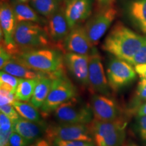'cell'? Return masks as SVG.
<instances>
[{
	"mask_svg": "<svg viewBox=\"0 0 146 146\" xmlns=\"http://www.w3.org/2000/svg\"><path fill=\"white\" fill-rule=\"evenodd\" d=\"M146 36L140 35L118 23L109 32L102 45V49L114 57L130 62L141 48Z\"/></svg>",
	"mask_w": 146,
	"mask_h": 146,
	"instance_id": "cell-1",
	"label": "cell"
},
{
	"mask_svg": "<svg viewBox=\"0 0 146 146\" xmlns=\"http://www.w3.org/2000/svg\"><path fill=\"white\" fill-rule=\"evenodd\" d=\"M13 58L38 72L55 75L65 74L64 55L59 49L45 47L23 51Z\"/></svg>",
	"mask_w": 146,
	"mask_h": 146,
	"instance_id": "cell-2",
	"label": "cell"
},
{
	"mask_svg": "<svg viewBox=\"0 0 146 146\" xmlns=\"http://www.w3.org/2000/svg\"><path fill=\"white\" fill-rule=\"evenodd\" d=\"M14 41L20 52L52 47L54 45L45 27L33 22L18 23L14 32Z\"/></svg>",
	"mask_w": 146,
	"mask_h": 146,
	"instance_id": "cell-3",
	"label": "cell"
},
{
	"mask_svg": "<svg viewBox=\"0 0 146 146\" xmlns=\"http://www.w3.org/2000/svg\"><path fill=\"white\" fill-rule=\"evenodd\" d=\"M96 146H122L126 137V123L123 119L101 121L94 119L89 124Z\"/></svg>",
	"mask_w": 146,
	"mask_h": 146,
	"instance_id": "cell-4",
	"label": "cell"
},
{
	"mask_svg": "<svg viewBox=\"0 0 146 146\" xmlns=\"http://www.w3.org/2000/svg\"><path fill=\"white\" fill-rule=\"evenodd\" d=\"M77 95L76 89L66 74L56 76L53 79L52 87L46 100L40 108L43 117L50 115L64 102Z\"/></svg>",
	"mask_w": 146,
	"mask_h": 146,
	"instance_id": "cell-5",
	"label": "cell"
},
{
	"mask_svg": "<svg viewBox=\"0 0 146 146\" xmlns=\"http://www.w3.org/2000/svg\"><path fill=\"white\" fill-rule=\"evenodd\" d=\"M58 123L89 125L93 120L94 113L91 105L74 97L60 105L54 111Z\"/></svg>",
	"mask_w": 146,
	"mask_h": 146,
	"instance_id": "cell-6",
	"label": "cell"
},
{
	"mask_svg": "<svg viewBox=\"0 0 146 146\" xmlns=\"http://www.w3.org/2000/svg\"><path fill=\"white\" fill-rule=\"evenodd\" d=\"M46 139L51 143L53 140L94 141L89 125L57 123L47 125L45 133Z\"/></svg>",
	"mask_w": 146,
	"mask_h": 146,
	"instance_id": "cell-7",
	"label": "cell"
},
{
	"mask_svg": "<svg viewBox=\"0 0 146 146\" xmlns=\"http://www.w3.org/2000/svg\"><path fill=\"white\" fill-rule=\"evenodd\" d=\"M106 73L110 88L114 91L128 86L137 77L135 69L132 64L114 56L109 60Z\"/></svg>",
	"mask_w": 146,
	"mask_h": 146,
	"instance_id": "cell-8",
	"label": "cell"
},
{
	"mask_svg": "<svg viewBox=\"0 0 146 146\" xmlns=\"http://www.w3.org/2000/svg\"><path fill=\"white\" fill-rule=\"evenodd\" d=\"M15 14L10 2L1 3L0 6V26L1 45L14 56L20 53L15 41L14 32L17 25Z\"/></svg>",
	"mask_w": 146,
	"mask_h": 146,
	"instance_id": "cell-9",
	"label": "cell"
},
{
	"mask_svg": "<svg viewBox=\"0 0 146 146\" xmlns=\"http://www.w3.org/2000/svg\"><path fill=\"white\" fill-rule=\"evenodd\" d=\"M116 14V9L110 5L101 8L87 21L85 29L94 45L98 44L100 39L114 21Z\"/></svg>",
	"mask_w": 146,
	"mask_h": 146,
	"instance_id": "cell-10",
	"label": "cell"
},
{
	"mask_svg": "<svg viewBox=\"0 0 146 146\" xmlns=\"http://www.w3.org/2000/svg\"><path fill=\"white\" fill-rule=\"evenodd\" d=\"M94 119L115 121L122 119V110L114 99L105 95L95 94L91 100Z\"/></svg>",
	"mask_w": 146,
	"mask_h": 146,
	"instance_id": "cell-11",
	"label": "cell"
},
{
	"mask_svg": "<svg viewBox=\"0 0 146 146\" xmlns=\"http://www.w3.org/2000/svg\"><path fill=\"white\" fill-rule=\"evenodd\" d=\"M94 45L89 39L85 27L81 25L69 31L62 44L63 52L81 55H90L94 52Z\"/></svg>",
	"mask_w": 146,
	"mask_h": 146,
	"instance_id": "cell-12",
	"label": "cell"
},
{
	"mask_svg": "<svg viewBox=\"0 0 146 146\" xmlns=\"http://www.w3.org/2000/svg\"><path fill=\"white\" fill-rule=\"evenodd\" d=\"M89 82L91 91L95 94L110 96V86L100 56L96 50L90 55Z\"/></svg>",
	"mask_w": 146,
	"mask_h": 146,
	"instance_id": "cell-13",
	"label": "cell"
},
{
	"mask_svg": "<svg viewBox=\"0 0 146 146\" xmlns=\"http://www.w3.org/2000/svg\"><path fill=\"white\" fill-rule=\"evenodd\" d=\"M45 30L54 45L63 51L62 44L70 29L65 15L64 5L60 6L55 13L47 18Z\"/></svg>",
	"mask_w": 146,
	"mask_h": 146,
	"instance_id": "cell-14",
	"label": "cell"
},
{
	"mask_svg": "<svg viewBox=\"0 0 146 146\" xmlns=\"http://www.w3.org/2000/svg\"><path fill=\"white\" fill-rule=\"evenodd\" d=\"M89 55H81L71 52L64 54L66 68L74 79L83 87H89Z\"/></svg>",
	"mask_w": 146,
	"mask_h": 146,
	"instance_id": "cell-15",
	"label": "cell"
},
{
	"mask_svg": "<svg viewBox=\"0 0 146 146\" xmlns=\"http://www.w3.org/2000/svg\"><path fill=\"white\" fill-rule=\"evenodd\" d=\"M93 0H67L64 5L65 15L70 29L81 25L89 18Z\"/></svg>",
	"mask_w": 146,
	"mask_h": 146,
	"instance_id": "cell-16",
	"label": "cell"
},
{
	"mask_svg": "<svg viewBox=\"0 0 146 146\" xmlns=\"http://www.w3.org/2000/svg\"><path fill=\"white\" fill-rule=\"evenodd\" d=\"M47 127L44 121L41 123L31 121L22 118L13 122V129L29 141L35 142L45 134Z\"/></svg>",
	"mask_w": 146,
	"mask_h": 146,
	"instance_id": "cell-17",
	"label": "cell"
},
{
	"mask_svg": "<svg viewBox=\"0 0 146 146\" xmlns=\"http://www.w3.org/2000/svg\"><path fill=\"white\" fill-rule=\"evenodd\" d=\"M126 12L133 25L146 36V0H131L126 5Z\"/></svg>",
	"mask_w": 146,
	"mask_h": 146,
	"instance_id": "cell-18",
	"label": "cell"
},
{
	"mask_svg": "<svg viewBox=\"0 0 146 146\" xmlns=\"http://www.w3.org/2000/svg\"><path fill=\"white\" fill-rule=\"evenodd\" d=\"M1 70L8 72L18 78H27V79H36V78L40 79V78L47 76H52L54 78L58 76V75H55V74H47V73L38 72V71L33 70L20 62L14 58L6 64L1 68Z\"/></svg>",
	"mask_w": 146,
	"mask_h": 146,
	"instance_id": "cell-19",
	"label": "cell"
},
{
	"mask_svg": "<svg viewBox=\"0 0 146 146\" xmlns=\"http://www.w3.org/2000/svg\"><path fill=\"white\" fill-rule=\"evenodd\" d=\"M11 5L13 8L18 23L33 22L40 25H46L47 22L46 20L41 17L31 5H28V3H15Z\"/></svg>",
	"mask_w": 146,
	"mask_h": 146,
	"instance_id": "cell-20",
	"label": "cell"
},
{
	"mask_svg": "<svg viewBox=\"0 0 146 146\" xmlns=\"http://www.w3.org/2000/svg\"><path fill=\"white\" fill-rule=\"evenodd\" d=\"M54 78L52 76H47L40 78L38 81L33 95L30 100L31 104H32L36 108H41L46 100Z\"/></svg>",
	"mask_w": 146,
	"mask_h": 146,
	"instance_id": "cell-21",
	"label": "cell"
},
{
	"mask_svg": "<svg viewBox=\"0 0 146 146\" xmlns=\"http://www.w3.org/2000/svg\"><path fill=\"white\" fill-rule=\"evenodd\" d=\"M13 106L22 118L36 123L44 121L42 119L43 116L41 112H39L38 108L34 106L32 104L16 100L13 104Z\"/></svg>",
	"mask_w": 146,
	"mask_h": 146,
	"instance_id": "cell-22",
	"label": "cell"
},
{
	"mask_svg": "<svg viewBox=\"0 0 146 146\" xmlns=\"http://www.w3.org/2000/svg\"><path fill=\"white\" fill-rule=\"evenodd\" d=\"M39 80V78L36 79L21 78L15 92L16 100L21 102L30 101Z\"/></svg>",
	"mask_w": 146,
	"mask_h": 146,
	"instance_id": "cell-23",
	"label": "cell"
},
{
	"mask_svg": "<svg viewBox=\"0 0 146 146\" xmlns=\"http://www.w3.org/2000/svg\"><path fill=\"white\" fill-rule=\"evenodd\" d=\"M31 6L39 15L49 18L60 8L59 0H30Z\"/></svg>",
	"mask_w": 146,
	"mask_h": 146,
	"instance_id": "cell-24",
	"label": "cell"
},
{
	"mask_svg": "<svg viewBox=\"0 0 146 146\" xmlns=\"http://www.w3.org/2000/svg\"><path fill=\"white\" fill-rule=\"evenodd\" d=\"M146 102V78L140 77L133 99L129 103L128 110L130 113H135L139 107Z\"/></svg>",
	"mask_w": 146,
	"mask_h": 146,
	"instance_id": "cell-25",
	"label": "cell"
},
{
	"mask_svg": "<svg viewBox=\"0 0 146 146\" xmlns=\"http://www.w3.org/2000/svg\"><path fill=\"white\" fill-rule=\"evenodd\" d=\"M21 78H18L8 72L1 70L0 72V86L1 89L11 91L15 94Z\"/></svg>",
	"mask_w": 146,
	"mask_h": 146,
	"instance_id": "cell-26",
	"label": "cell"
},
{
	"mask_svg": "<svg viewBox=\"0 0 146 146\" xmlns=\"http://www.w3.org/2000/svg\"><path fill=\"white\" fill-rule=\"evenodd\" d=\"M135 128L141 139L146 143V115L137 116Z\"/></svg>",
	"mask_w": 146,
	"mask_h": 146,
	"instance_id": "cell-27",
	"label": "cell"
},
{
	"mask_svg": "<svg viewBox=\"0 0 146 146\" xmlns=\"http://www.w3.org/2000/svg\"><path fill=\"white\" fill-rule=\"evenodd\" d=\"M52 146H96L94 141H64V140L56 139L51 142Z\"/></svg>",
	"mask_w": 146,
	"mask_h": 146,
	"instance_id": "cell-28",
	"label": "cell"
},
{
	"mask_svg": "<svg viewBox=\"0 0 146 146\" xmlns=\"http://www.w3.org/2000/svg\"><path fill=\"white\" fill-rule=\"evenodd\" d=\"M33 143L14 131H12L10 137V146H29Z\"/></svg>",
	"mask_w": 146,
	"mask_h": 146,
	"instance_id": "cell-29",
	"label": "cell"
},
{
	"mask_svg": "<svg viewBox=\"0 0 146 146\" xmlns=\"http://www.w3.org/2000/svg\"><path fill=\"white\" fill-rule=\"evenodd\" d=\"M129 63L133 66L141 64H146V39L141 48L133 56Z\"/></svg>",
	"mask_w": 146,
	"mask_h": 146,
	"instance_id": "cell-30",
	"label": "cell"
},
{
	"mask_svg": "<svg viewBox=\"0 0 146 146\" xmlns=\"http://www.w3.org/2000/svg\"><path fill=\"white\" fill-rule=\"evenodd\" d=\"M16 101L15 94L1 89L0 90V106L12 104Z\"/></svg>",
	"mask_w": 146,
	"mask_h": 146,
	"instance_id": "cell-31",
	"label": "cell"
},
{
	"mask_svg": "<svg viewBox=\"0 0 146 146\" xmlns=\"http://www.w3.org/2000/svg\"><path fill=\"white\" fill-rule=\"evenodd\" d=\"M0 110L1 112L6 115L8 118H10L12 122L15 121L21 117L20 114H18L15 108L12 104H6L1 106H0Z\"/></svg>",
	"mask_w": 146,
	"mask_h": 146,
	"instance_id": "cell-32",
	"label": "cell"
},
{
	"mask_svg": "<svg viewBox=\"0 0 146 146\" xmlns=\"http://www.w3.org/2000/svg\"><path fill=\"white\" fill-rule=\"evenodd\" d=\"M13 122L6 115L1 112L0 114V131H12Z\"/></svg>",
	"mask_w": 146,
	"mask_h": 146,
	"instance_id": "cell-33",
	"label": "cell"
},
{
	"mask_svg": "<svg viewBox=\"0 0 146 146\" xmlns=\"http://www.w3.org/2000/svg\"><path fill=\"white\" fill-rule=\"evenodd\" d=\"M13 58V56L2 45L0 47V68L1 69Z\"/></svg>",
	"mask_w": 146,
	"mask_h": 146,
	"instance_id": "cell-34",
	"label": "cell"
},
{
	"mask_svg": "<svg viewBox=\"0 0 146 146\" xmlns=\"http://www.w3.org/2000/svg\"><path fill=\"white\" fill-rule=\"evenodd\" d=\"M135 69L137 74L139 75L140 77L146 78V64H141L135 66Z\"/></svg>",
	"mask_w": 146,
	"mask_h": 146,
	"instance_id": "cell-35",
	"label": "cell"
},
{
	"mask_svg": "<svg viewBox=\"0 0 146 146\" xmlns=\"http://www.w3.org/2000/svg\"><path fill=\"white\" fill-rule=\"evenodd\" d=\"M29 146H51V143L44 139H39Z\"/></svg>",
	"mask_w": 146,
	"mask_h": 146,
	"instance_id": "cell-36",
	"label": "cell"
},
{
	"mask_svg": "<svg viewBox=\"0 0 146 146\" xmlns=\"http://www.w3.org/2000/svg\"><path fill=\"white\" fill-rule=\"evenodd\" d=\"M137 116H145L146 115V102L143 104L141 106L139 107L136 110Z\"/></svg>",
	"mask_w": 146,
	"mask_h": 146,
	"instance_id": "cell-37",
	"label": "cell"
},
{
	"mask_svg": "<svg viewBox=\"0 0 146 146\" xmlns=\"http://www.w3.org/2000/svg\"><path fill=\"white\" fill-rule=\"evenodd\" d=\"M114 1V0H98V3L100 8H102L111 5Z\"/></svg>",
	"mask_w": 146,
	"mask_h": 146,
	"instance_id": "cell-38",
	"label": "cell"
},
{
	"mask_svg": "<svg viewBox=\"0 0 146 146\" xmlns=\"http://www.w3.org/2000/svg\"><path fill=\"white\" fill-rule=\"evenodd\" d=\"M10 4H15V3H28L30 0H8Z\"/></svg>",
	"mask_w": 146,
	"mask_h": 146,
	"instance_id": "cell-39",
	"label": "cell"
},
{
	"mask_svg": "<svg viewBox=\"0 0 146 146\" xmlns=\"http://www.w3.org/2000/svg\"><path fill=\"white\" fill-rule=\"evenodd\" d=\"M125 146H137L136 144L133 143H128L127 145H125Z\"/></svg>",
	"mask_w": 146,
	"mask_h": 146,
	"instance_id": "cell-40",
	"label": "cell"
},
{
	"mask_svg": "<svg viewBox=\"0 0 146 146\" xmlns=\"http://www.w3.org/2000/svg\"><path fill=\"white\" fill-rule=\"evenodd\" d=\"M7 1H8V2H9L8 0H1V3H2V2H7Z\"/></svg>",
	"mask_w": 146,
	"mask_h": 146,
	"instance_id": "cell-41",
	"label": "cell"
},
{
	"mask_svg": "<svg viewBox=\"0 0 146 146\" xmlns=\"http://www.w3.org/2000/svg\"><path fill=\"white\" fill-rule=\"evenodd\" d=\"M59 1H67V0H59Z\"/></svg>",
	"mask_w": 146,
	"mask_h": 146,
	"instance_id": "cell-42",
	"label": "cell"
}]
</instances>
